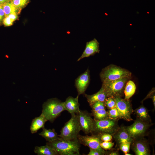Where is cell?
<instances>
[{
	"label": "cell",
	"instance_id": "f1b7e54d",
	"mask_svg": "<svg viewBox=\"0 0 155 155\" xmlns=\"http://www.w3.org/2000/svg\"><path fill=\"white\" fill-rule=\"evenodd\" d=\"M131 144V142H127L121 144L119 146V148L124 154L128 153L129 151Z\"/></svg>",
	"mask_w": 155,
	"mask_h": 155
},
{
	"label": "cell",
	"instance_id": "9a60e30c",
	"mask_svg": "<svg viewBox=\"0 0 155 155\" xmlns=\"http://www.w3.org/2000/svg\"><path fill=\"white\" fill-rule=\"evenodd\" d=\"M112 136L119 146L123 143L127 142L131 143L133 140L126 130L125 126L120 127Z\"/></svg>",
	"mask_w": 155,
	"mask_h": 155
},
{
	"label": "cell",
	"instance_id": "d4e9b609",
	"mask_svg": "<svg viewBox=\"0 0 155 155\" xmlns=\"http://www.w3.org/2000/svg\"><path fill=\"white\" fill-rule=\"evenodd\" d=\"M107 111L109 118L114 120H118L119 119L118 112L115 107L109 109Z\"/></svg>",
	"mask_w": 155,
	"mask_h": 155
},
{
	"label": "cell",
	"instance_id": "836d02e7",
	"mask_svg": "<svg viewBox=\"0 0 155 155\" xmlns=\"http://www.w3.org/2000/svg\"><path fill=\"white\" fill-rule=\"evenodd\" d=\"M4 15L5 13L3 8L2 4H0V22L2 20Z\"/></svg>",
	"mask_w": 155,
	"mask_h": 155
},
{
	"label": "cell",
	"instance_id": "f546056e",
	"mask_svg": "<svg viewBox=\"0 0 155 155\" xmlns=\"http://www.w3.org/2000/svg\"><path fill=\"white\" fill-rule=\"evenodd\" d=\"M112 135L107 133L100 135V138L102 141H110L112 139Z\"/></svg>",
	"mask_w": 155,
	"mask_h": 155
},
{
	"label": "cell",
	"instance_id": "ba28073f",
	"mask_svg": "<svg viewBox=\"0 0 155 155\" xmlns=\"http://www.w3.org/2000/svg\"><path fill=\"white\" fill-rule=\"evenodd\" d=\"M113 97L115 102V107L118 112L119 119H122L127 121L133 120L131 115L133 110L129 100L123 98L119 96Z\"/></svg>",
	"mask_w": 155,
	"mask_h": 155
},
{
	"label": "cell",
	"instance_id": "30bf717a",
	"mask_svg": "<svg viewBox=\"0 0 155 155\" xmlns=\"http://www.w3.org/2000/svg\"><path fill=\"white\" fill-rule=\"evenodd\" d=\"M77 114L78 116L81 130L86 134L91 133L94 121L91 117V114L86 111L80 109Z\"/></svg>",
	"mask_w": 155,
	"mask_h": 155
},
{
	"label": "cell",
	"instance_id": "5b68a950",
	"mask_svg": "<svg viewBox=\"0 0 155 155\" xmlns=\"http://www.w3.org/2000/svg\"><path fill=\"white\" fill-rule=\"evenodd\" d=\"M131 73L127 69L115 65H110L103 69L100 73L102 82L123 78H131Z\"/></svg>",
	"mask_w": 155,
	"mask_h": 155
},
{
	"label": "cell",
	"instance_id": "8992f818",
	"mask_svg": "<svg viewBox=\"0 0 155 155\" xmlns=\"http://www.w3.org/2000/svg\"><path fill=\"white\" fill-rule=\"evenodd\" d=\"M130 78H123L117 80L102 82V87L107 97L122 96L125 84Z\"/></svg>",
	"mask_w": 155,
	"mask_h": 155
},
{
	"label": "cell",
	"instance_id": "5bb4252c",
	"mask_svg": "<svg viewBox=\"0 0 155 155\" xmlns=\"http://www.w3.org/2000/svg\"><path fill=\"white\" fill-rule=\"evenodd\" d=\"M79 95L76 98L71 96L68 97L63 102L65 110L67 111L71 115L77 114L80 110L78 102Z\"/></svg>",
	"mask_w": 155,
	"mask_h": 155
},
{
	"label": "cell",
	"instance_id": "7a4b0ae2",
	"mask_svg": "<svg viewBox=\"0 0 155 155\" xmlns=\"http://www.w3.org/2000/svg\"><path fill=\"white\" fill-rule=\"evenodd\" d=\"M41 114L47 121L53 122L61 113L65 111L63 102L56 98L48 99L44 103Z\"/></svg>",
	"mask_w": 155,
	"mask_h": 155
},
{
	"label": "cell",
	"instance_id": "cb8c5ba5",
	"mask_svg": "<svg viewBox=\"0 0 155 155\" xmlns=\"http://www.w3.org/2000/svg\"><path fill=\"white\" fill-rule=\"evenodd\" d=\"M10 1L16 7L21 9L27 5L30 0H11Z\"/></svg>",
	"mask_w": 155,
	"mask_h": 155
},
{
	"label": "cell",
	"instance_id": "d6a6232c",
	"mask_svg": "<svg viewBox=\"0 0 155 155\" xmlns=\"http://www.w3.org/2000/svg\"><path fill=\"white\" fill-rule=\"evenodd\" d=\"M13 22L16 20L18 18L17 13L13 12L9 14L7 16Z\"/></svg>",
	"mask_w": 155,
	"mask_h": 155
},
{
	"label": "cell",
	"instance_id": "d6986e66",
	"mask_svg": "<svg viewBox=\"0 0 155 155\" xmlns=\"http://www.w3.org/2000/svg\"><path fill=\"white\" fill-rule=\"evenodd\" d=\"M34 153L38 155H58L55 151L50 146L46 145L35 147Z\"/></svg>",
	"mask_w": 155,
	"mask_h": 155
},
{
	"label": "cell",
	"instance_id": "83f0119b",
	"mask_svg": "<svg viewBox=\"0 0 155 155\" xmlns=\"http://www.w3.org/2000/svg\"><path fill=\"white\" fill-rule=\"evenodd\" d=\"M114 144V143L110 141H102L100 146L104 150H110L112 148Z\"/></svg>",
	"mask_w": 155,
	"mask_h": 155
},
{
	"label": "cell",
	"instance_id": "44dd1931",
	"mask_svg": "<svg viewBox=\"0 0 155 155\" xmlns=\"http://www.w3.org/2000/svg\"><path fill=\"white\" fill-rule=\"evenodd\" d=\"M136 87L134 82L132 80H128L126 82L124 90L125 99L129 100L135 92Z\"/></svg>",
	"mask_w": 155,
	"mask_h": 155
},
{
	"label": "cell",
	"instance_id": "52a82bcc",
	"mask_svg": "<svg viewBox=\"0 0 155 155\" xmlns=\"http://www.w3.org/2000/svg\"><path fill=\"white\" fill-rule=\"evenodd\" d=\"M151 124L137 117L132 125L125 126V128L131 137L134 139L144 137L147 133Z\"/></svg>",
	"mask_w": 155,
	"mask_h": 155
},
{
	"label": "cell",
	"instance_id": "d590c367",
	"mask_svg": "<svg viewBox=\"0 0 155 155\" xmlns=\"http://www.w3.org/2000/svg\"><path fill=\"white\" fill-rule=\"evenodd\" d=\"M10 1V0H0V4H3Z\"/></svg>",
	"mask_w": 155,
	"mask_h": 155
},
{
	"label": "cell",
	"instance_id": "4dcf8cb0",
	"mask_svg": "<svg viewBox=\"0 0 155 155\" xmlns=\"http://www.w3.org/2000/svg\"><path fill=\"white\" fill-rule=\"evenodd\" d=\"M13 22L11 19L8 16L5 17L3 19V23L5 26H11L12 25Z\"/></svg>",
	"mask_w": 155,
	"mask_h": 155
},
{
	"label": "cell",
	"instance_id": "2e32d148",
	"mask_svg": "<svg viewBox=\"0 0 155 155\" xmlns=\"http://www.w3.org/2000/svg\"><path fill=\"white\" fill-rule=\"evenodd\" d=\"M84 96L90 106L97 101L104 102L108 97L106 92L102 87L97 93L90 95L85 94Z\"/></svg>",
	"mask_w": 155,
	"mask_h": 155
},
{
	"label": "cell",
	"instance_id": "484cf974",
	"mask_svg": "<svg viewBox=\"0 0 155 155\" xmlns=\"http://www.w3.org/2000/svg\"><path fill=\"white\" fill-rule=\"evenodd\" d=\"M104 103L105 107L109 109L115 107V102L113 97H109L106 98Z\"/></svg>",
	"mask_w": 155,
	"mask_h": 155
},
{
	"label": "cell",
	"instance_id": "3957f363",
	"mask_svg": "<svg viewBox=\"0 0 155 155\" xmlns=\"http://www.w3.org/2000/svg\"><path fill=\"white\" fill-rule=\"evenodd\" d=\"M81 130L77 114L71 115V119L65 124L60 131L59 137L64 140H72L78 139Z\"/></svg>",
	"mask_w": 155,
	"mask_h": 155
},
{
	"label": "cell",
	"instance_id": "4316f807",
	"mask_svg": "<svg viewBox=\"0 0 155 155\" xmlns=\"http://www.w3.org/2000/svg\"><path fill=\"white\" fill-rule=\"evenodd\" d=\"M92 111H96L98 110L105 109L104 102L97 101L93 104L91 106Z\"/></svg>",
	"mask_w": 155,
	"mask_h": 155
},
{
	"label": "cell",
	"instance_id": "603a6c76",
	"mask_svg": "<svg viewBox=\"0 0 155 155\" xmlns=\"http://www.w3.org/2000/svg\"><path fill=\"white\" fill-rule=\"evenodd\" d=\"M92 112L91 114L94 117V119L95 120H100L108 117L107 111H106L105 109Z\"/></svg>",
	"mask_w": 155,
	"mask_h": 155
},
{
	"label": "cell",
	"instance_id": "ffe728a7",
	"mask_svg": "<svg viewBox=\"0 0 155 155\" xmlns=\"http://www.w3.org/2000/svg\"><path fill=\"white\" fill-rule=\"evenodd\" d=\"M133 112L136 115L137 117L145 121L151 123L148 111L143 105L140 106L138 108L134 110Z\"/></svg>",
	"mask_w": 155,
	"mask_h": 155
},
{
	"label": "cell",
	"instance_id": "4fadbf2b",
	"mask_svg": "<svg viewBox=\"0 0 155 155\" xmlns=\"http://www.w3.org/2000/svg\"><path fill=\"white\" fill-rule=\"evenodd\" d=\"M99 43L96 38L86 42L85 49L81 56L78 59L79 61L85 57L93 55L100 52Z\"/></svg>",
	"mask_w": 155,
	"mask_h": 155
},
{
	"label": "cell",
	"instance_id": "7402d4cb",
	"mask_svg": "<svg viewBox=\"0 0 155 155\" xmlns=\"http://www.w3.org/2000/svg\"><path fill=\"white\" fill-rule=\"evenodd\" d=\"M8 1L2 4L5 17L13 12L18 13L21 9L16 7L11 1Z\"/></svg>",
	"mask_w": 155,
	"mask_h": 155
},
{
	"label": "cell",
	"instance_id": "e0dca14e",
	"mask_svg": "<svg viewBox=\"0 0 155 155\" xmlns=\"http://www.w3.org/2000/svg\"><path fill=\"white\" fill-rule=\"evenodd\" d=\"M47 121L44 117L41 114L39 117H35L32 120L30 127V129L31 133H35L40 129L44 127L45 123Z\"/></svg>",
	"mask_w": 155,
	"mask_h": 155
},
{
	"label": "cell",
	"instance_id": "e575fe53",
	"mask_svg": "<svg viewBox=\"0 0 155 155\" xmlns=\"http://www.w3.org/2000/svg\"><path fill=\"white\" fill-rule=\"evenodd\" d=\"M107 154L110 155H119V153L117 150H113L111 151H110L108 153H106Z\"/></svg>",
	"mask_w": 155,
	"mask_h": 155
},
{
	"label": "cell",
	"instance_id": "8fae6325",
	"mask_svg": "<svg viewBox=\"0 0 155 155\" xmlns=\"http://www.w3.org/2000/svg\"><path fill=\"white\" fill-rule=\"evenodd\" d=\"M131 144L132 150L135 155H150L149 144L144 137L133 139Z\"/></svg>",
	"mask_w": 155,
	"mask_h": 155
},
{
	"label": "cell",
	"instance_id": "ac0fdd59",
	"mask_svg": "<svg viewBox=\"0 0 155 155\" xmlns=\"http://www.w3.org/2000/svg\"><path fill=\"white\" fill-rule=\"evenodd\" d=\"M42 129V131L38 134L44 138L48 142H53L59 138V135L54 129H47L44 127Z\"/></svg>",
	"mask_w": 155,
	"mask_h": 155
},
{
	"label": "cell",
	"instance_id": "277c9868",
	"mask_svg": "<svg viewBox=\"0 0 155 155\" xmlns=\"http://www.w3.org/2000/svg\"><path fill=\"white\" fill-rule=\"evenodd\" d=\"M119 127L118 120L112 119L109 117L100 120L94 119L91 133L95 135L107 133L113 135Z\"/></svg>",
	"mask_w": 155,
	"mask_h": 155
},
{
	"label": "cell",
	"instance_id": "8d00e7d4",
	"mask_svg": "<svg viewBox=\"0 0 155 155\" xmlns=\"http://www.w3.org/2000/svg\"><path fill=\"white\" fill-rule=\"evenodd\" d=\"M124 155H131L132 154L129 153H127L124 154Z\"/></svg>",
	"mask_w": 155,
	"mask_h": 155
},
{
	"label": "cell",
	"instance_id": "6da1fadb",
	"mask_svg": "<svg viewBox=\"0 0 155 155\" xmlns=\"http://www.w3.org/2000/svg\"><path fill=\"white\" fill-rule=\"evenodd\" d=\"M46 144L53 149L60 155H79L80 144L78 139L68 140L59 138Z\"/></svg>",
	"mask_w": 155,
	"mask_h": 155
},
{
	"label": "cell",
	"instance_id": "1f68e13d",
	"mask_svg": "<svg viewBox=\"0 0 155 155\" xmlns=\"http://www.w3.org/2000/svg\"><path fill=\"white\" fill-rule=\"evenodd\" d=\"M90 148V151L87 155H103L102 153L96 150Z\"/></svg>",
	"mask_w": 155,
	"mask_h": 155
},
{
	"label": "cell",
	"instance_id": "7c38bea8",
	"mask_svg": "<svg viewBox=\"0 0 155 155\" xmlns=\"http://www.w3.org/2000/svg\"><path fill=\"white\" fill-rule=\"evenodd\" d=\"M90 81V71L88 69L75 80V86L77 89L78 95L84 94L89 84Z\"/></svg>",
	"mask_w": 155,
	"mask_h": 155
},
{
	"label": "cell",
	"instance_id": "9c48e42d",
	"mask_svg": "<svg viewBox=\"0 0 155 155\" xmlns=\"http://www.w3.org/2000/svg\"><path fill=\"white\" fill-rule=\"evenodd\" d=\"M77 139L80 144L98 150L104 155L106 154V152L100 146V143L102 142L100 138V135L92 134L91 136H89L79 134Z\"/></svg>",
	"mask_w": 155,
	"mask_h": 155
}]
</instances>
